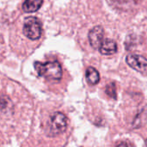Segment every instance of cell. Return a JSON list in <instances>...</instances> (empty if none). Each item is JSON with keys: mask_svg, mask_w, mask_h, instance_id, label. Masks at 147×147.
<instances>
[{"mask_svg": "<svg viewBox=\"0 0 147 147\" xmlns=\"http://www.w3.org/2000/svg\"><path fill=\"white\" fill-rule=\"evenodd\" d=\"M34 68L39 76L43 77L49 80L59 81L62 78V68L59 62H35Z\"/></svg>", "mask_w": 147, "mask_h": 147, "instance_id": "1", "label": "cell"}, {"mask_svg": "<svg viewBox=\"0 0 147 147\" xmlns=\"http://www.w3.org/2000/svg\"><path fill=\"white\" fill-rule=\"evenodd\" d=\"M23 34L29 40H38L41 35V24L34 16H28L25 19L22 28Z\"/></svg>", "mask_w": 147, "mask_h": 147, "instance_id": "2", "label": "cell"}, {"mask_svg": "<svg viewBox=\"0 0 147 147\" xmlns=\"http://www.w3.org/2000/svg\"><path fill=\"white\" fill-rule=\"evenodd\" d=\"M68 125L67 117L60 112L55 113L50 120L49 122V133L53 135H58L64 133Z\"/></svg>", "mask_w": 147, "mask_h": 147, "instance_id": "3", "label": "cell"}, {"mask_svg": "<svg viewBox=\"0 0 147 147\" xmlns=\"http://www.w3.org/2000/svg\"><path fill=\"white\" fill-rule=\"evenodd\" d=\"M127 65L136 71L147 75V59L139 54H129L126 58Z\"/></svg>", "mask_w": 147, "mask_h": 147, "instance_id": "4", "label": "cell"}, {"mask_svg": "<svg viewBox=\"0 0 147 147\" xmlns=\"http://www.w3.org/2000/svg\"><path fill=\"white\" fill-rule=\"evenodd\" d=\"M103 35H104V30L102 27L101 26H96L94 27L89 33L88 38L90 46L94 49H99L102 41H103Z\"/></svg>", "mask_w": 147, "mask_h": 147, "instance_id": "5", "label": "cell"}, {"mask_svg": "<svg viewBox=\"0 0 147 147\" xmlns=\"http://www.w3.org/2000/svg\"><path fill=\"white\" fill-rule=\"evenodd\" d=\"M107 2L114 8L121 10H128L138 5L140 0H107Z\"/></svg>", "mask_w": 147, "mask_h": 147, "instance_id": "6", "label": "cell"}, {"mask_svg": "<svg viewBox=\"0 0 147 147\" xmlns=\"http://www.w3.org/2000/svg\"><path fill=\"white\" fill-rule=\"evenodd\" d=\"M99 51L103 55H113L117 51V45L115 40L111 39L103 40Z\"/></svg>", "mask_w": 147, "mask_h": 147, "instance_id": "7", "label": "cell"}, {"mask_svg": "<svg viewBox=\"0 0 147 147\" xmlns=\"http://www.w3.org/2000/svg\"><path fill=\"white\" fill-rule=\"evenodd\" d=\"M41 4L42 0H25L22 4V9L27 13H33L37 11Z\"/></svg>", "mask_w": 147, "mask_h": 147, "instance_id": "8", "label": "cell"}, {"mask_svg": "<svg viewBox=\"0 0 147 147\" xmlns=\"http://www.w3.org/2000/svg\"><path fill=\"white\" fill-rule=\"evenodd\" d=\"M86 79L87 82L91 85L97 84L100 81V75L97 70L94 67H89L86 70Z\"/></svg>", "mask_w": 147, "mask_h": 147, "instance_id": "9", "label": "cell"}, {"mask_svg": "<svg viewBox=\"0 0 147 147\" xmlns=\"http://www.w3.org/2000/svg\"><path fill=\"white\" fill-rule=\"evenodd\" d=\"M107 95L109 96H110L111 98H116V88L115 84H109L106 86V90H105Z\"/></svg>", "mask_w": 147, "mask_h": 147, "instance_id": "10", "label": "cell"}, {"mask_svg": "<svg viewBox=\"0 0 147 147\" xmlns=\"http://www.w3.org/2000/svg\"><path fill=\"white\" fill-rule=\"evenodd\" d=\"M116 147H127V143L122 142V143H121L120 145H118Z\"/></svg>", "mask_w": 147, "mask_h": 147, "instance_id": "11", "label": "cell"}, {"mask_svg": "<svg viewBox=\"0 0 147 147\" xmlns=\"http://www.w3.org/2000/svg\"><path fill=\"white\" fill-rule=\"evenodd\" d=\"M146 147H147V140H146Z\"/></svg>", "mask_w": 147, "mask_h": 147, "instance_id": "12", "label": "cell"}]
</instances>
